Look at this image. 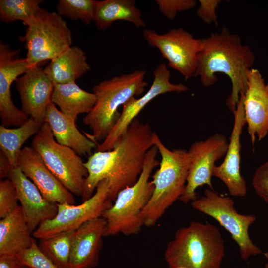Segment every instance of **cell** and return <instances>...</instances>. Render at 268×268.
<instances>
[{"mask_svg": "<svg viewBox=\"0 0 268 268\" xmlns=\"http://www.w3.org/2000/svg\"><path fill=\"white\" fill-rule=\"evenodd\" d=\"M158 150L153 146L147 152L142 172L137 181L118 194L112 205L102 217L107 222L105 236L120 233L138 234L144 225L141 212L150 200L154 185L149 180L153 170L159 165L156 159Z\"/></svg>", "mask_w": 268, "mask_h": 268, "instance_id": "8992f818", "label": "cell"}, {"mask_svg": "<svg viewBox=\"0 0 268 268\" xmlns=\"http://www.w3.org/2000/svg\"><path fill=\"white\" fill-rule=\"evenodd\" d=\"M23 266L16 255L0 256V268H22Z\"/></svg>", "mask_w": 268, "mask_h": 268, "instance_id": "e575fe53", "label": "cell"}, {"mask_svg": "<svg viewBox=\"0 0 268 268\" xmlns=\"http://www.w3.org/2000/svg\"><path fill=\"white\" fill-rule=\"evenodd\" d=\"M22 268H30L29 267H27V266H23L22 267Z\"/></svg>", "mask_w": 268, "mask_h": 268, "instance_id": "74e56055", "label": "cell"}, {"mask_svg": "<svg viewBox=\"0 0 268 268\" xmlns=\"http://www.w3.org/2000/svg\"><path fill=\"white\" fill-rule=\"evenodd\" d=\"M90 69L86 53L75 46L51 60L43 71L54 84H62L75 82Z\"/></svg>", "mask_w": 268, "mask_h": 268, "instance_id": "7402d4cb", "label": "cell"}, {"mask_svg": "<svg viewBox=\"0 0 268 268\" xmlns=\"http://www.w3.org/2000/svg\"><path fill=\"white\" fill-rule=\"evenodd\" d=\"M143 36L151 46L157 48L168 66L181 73L186 80L193 76L197 67L201 39L195 38L180 27L163 34L145 29Z\"/></svg>", "mask_w": 268, "mask_h": 268, "instance_id": "8fae6325", "label": "cell"}, {"mask_svg": "<svg viewBox=\"0 0 268 268\" xmlns=\"http://www.w3.org/2000/svg\"><path fill=\"white\" fill-rule=\"evenodd\" d=\"M19 201L15 187L10 179L0 181V218L12 213L18 207Z\"/></svg>", "mask_w": 268, "mask_h": 268, "instance_id": "f546056e", "label": "cell"}, {"mask_svg": "<svg viewBox=\"0 0 268 268\" xmlns=\"http://www.w3.org/2000/svg\"><path fill=\"white\" fill-rule=\"evenodd\" d=\"M228 144L224 135L217 133L205 140L191 144L188 151L189 168L186 185L179 199L183 203L197 199L196 190L199 187L207 185L214 189L211 178L215 162L226 155Z\"/></svg>", "mask_w": 268, "mask_h": 268, "instance_id": "7c38bea8", "label": "cell"}, {"mask_svg": "<svg viewBox=\"0 0 268 268\" xmlns=\"http://www.w3.org/2000/svg\"><path fill=\"white\" fill-rule=\"evenodd\" d=\"M48 124L56 141L69 147L79 155L92 154L97 144L83 135L77 129L75 120L58 110L51 102L47 108L45 121Z\"/></svg>", "mask_w": 268, "mask_h": 268, "instance_id": "44dd1931", "label": "cell"}, {"mask_svg": "<svg viewBox=\"0 0 268 268\" xmlns=\"http://www.w3.org/2000/svg\"><path fill=\"white\" fill-rule=\"evenodd\" d=\"M252 185L257 194L268 204V161L256 170Z\"/></svg>", "mask_w": 268, "mask_h": 268, "instance_id": "d6a6232c", "label": "cell"}, {"mask_svg": "<svg viewBox=\"0 0 268 268\" xmlns=\"http://www.w3.org/2000/svg\"><path fill=\"white\" fill-rule=\"evenodd\" d=\"M9 179L15 187L24 218L32 233L41 223L56 216L58 204L45 199L18 167L11 169Z\"/></svg>", "mask_w": 268, "mask_h": 268, "instance_id": "ac0fdd59", "label": "cell"}, {"mask_svg": "<svg viewBox=\"0 0 268 268\" xmlns=\"http://www.w3.org/2000/svg\"><path fill=\"white\" fill-rule=\"evenodd\" d=\"M31 147L39 154L47 167L68 191L82 197L88 176L84 162L72 149L56 141L47 123L44 122L35 135Z\"/></svg>", "mask_w": 268, "mask_h": 268, "instance_id": "ba28073f", "label": "cell"}, {"mask_svg": "<svg viewBox=\"0 0 268 268\" xmlns=\"http://www.w3.org/2000/svg\"><path fill=\"white\" fill-rule=\"evenodd\" d=\"M146 74L144 70H136L104 80L94 86L92 91L96 103L83 119V123L92 131L91 134L85 133L87 138L97 144L106 138L120 116L119 107L144 92L147 86Z\"/></svg>", "mask_w": 268, "mask_h": 268, "instance_id": "277c9868", "label": "cell"}, {"mask_svg": "<svg viewBox=\"0 0 268 268\" xmlns=\"http://www.w3.org/2000/svg\"><path fill=\"white\" fill-rule=\"evenodd\" d=\"M19 50H12L8 44L0 42V116L2 126L19 127L29 119L13 103L10 87L18 77L29 67L26 58H19Z\"/></svg>", "mask_w": 268, "mask_h": 268, "instance_id": "5bb4252c", "label": "cell"}, {"mask_svg": "<svg viewBox=\"0 0 268 268\" xmlns=\"http://www.w3.org/2000/svg\"><path fill=\"white\" fill-rule=\"evenodd\" d=\"M186 268L183 267H178V268Z\"/></svg>", "mask_w": 268, "mask_h": 268, "instance_id": "f35d334b", "label": "cell"}, {"mask_svg": "<svg viewBox=\"0 0 268 268\" xmlns=\"http://www.w3.org/2000/svg\"><path fill=\"white\" fill-rule=\"evenodd\" d=\"M98 1L95 0H59L58 13L88 25L94 21Z\"/></svg>", "mask_w": 268, "mask_h": 268, "instance_id": "f1b7e54d", "label": "cell"}, {"mask_svg": "<svg viewBox=\"0 0 268 268\" xmlns=\"http://www.w3.org/2000/svg\"><path fill=\"white\" fill-rule=\"evenodd\" d=\"M51 101L59 107L61 112L76 121L79 115L91 111L96 97L93 93L83 90L72 82L54 84Z\"/></svg>", "mask_w": 268, "mask_h": 268, "instance_id": "cb8c5ba5", "label": "cell"}, {"mask_svg": "<svg viewBox=\"0 0 268 268\" xmlns=\"http://www.w3.org/2000/svg\"><path fill=\"white\" fill-rule=\"evenodd\" d=\"M191 205L194 209L215 219L231 234L239 247L243 260L263 253L249 234V228L256 221V216L239 213L231 198L220 195L209 188L205 190L204 196L192 201Z\"/></svg>", "mask_w": 268, "mask_h": 268, "instance_id": "9c48e42d", "label": "cell"}, {"mask_svg": "<svg viewBox=\"0 0 268 268\" xmlns=\"http://www.w3.org/2000/svg\"><path fill=\"white\" fill-rule=\"evenodd\" d=\"M233 113L234 124L226 156L222 164L215 166L213 176L223 181L231 196L242 197L247 193L246 182L240 171V136L246 124L244 95L240 96Z\"/></svg>", "mask_w": 268, "mask_h": 268, "instance_id": "2e32d148", "label": "cell"}, {"mask_svg": "<svg viewBox=\"0 0 268 268\" xmlns=\"http://www.w3.org/2000/svg\"><path fill=\"white\" fill-rule=\"evenodd\" d=\"M19 39L25 43L29 67L52 60L71 46V32L66 22L55 12L41 9Z\"/></svg>", "mask_w": 268, "mask_h": 268, "instance_id": "52a82bcc", "label": "cell"}, {"mask_svg": "<svg viewBox=\"0 0 268 268\" xmlns=\"http://www.w3.org/2000/svg\"><path fill=\"white\" fill-rule=\"evenodd\" d=\"M11 167L9 162L4 155L0 151V180L3 179L5 177H8Z\"/></svg>", "mask_w": 268, "mask_h": 268, "instance_id": "d590c367", "label": "cell"}, {"mask_svg": "<svg viewBox=\"0 0 268 268\" xmlns=\"http://www.w3.org/2000/svg\"><path fill=\"white\" fill-rule=\"evenodd\" d=\"M41 0H0V19L7 23L22 20L28 26L41 9Z\"/></svg>", "mask_w": 268, "mask_h": 268, "instance_id": "83f0119b", "label": "cell"}, {"mask_svg": "<svg viewBox=\"0 0 268 268\" xmlns=\"http://www.w3.org/2000/svg\"><path fill=\"white\" fill-rule=\"evenodd\" d=\"M149 124L136 118L119 138L113 149L95 151L84 165L88 171L82 201L89 199L104 179L109 183L110 196L114 201L122 190L134 185L143 170L148 150L154 146Z\"/></svg>", "mask_w": 268, "mask_h": 268, "instance_id": "6da1fadb", "label": "cell"}, {"mask_svg": "<svg viewBox=\"0 0 268 268\" xmlns=\"http://www.w3.org/2000/svg\"><path fill=\"white\" fill-rule=\"evenodd\" d=\"M244 106L248 132L254 148L256 136L260 141L268 133V83H265L258 69L252 68L249 72Z\"/></svg>", "mask_w": 268, "mask_h": 268, "instance_id": "d6986e66", "label": "cell"}, {"mask_svg": "<svg viewBox=\"0 0 268 268\" xmlns=\"http://www.w3.org/2000/svg\"><path fill=\"white\" fill-rule=\"evenodd\" d=\"M75 230L40 240L41 252L60 268H69L72 242Z\"/></svg>", "mask_w": 268, "mask_h": 268, "instance_id": "4316f807", "label": "cell"}, {"mask_svg": "<svg viewBox=\"0 0 268 268\" xmlns=\"http://www.w3.org/2000/svg\"><path fill=\"white\" fill-rule=\"evenodd\" d=\"M16 255L23 266L31 268H60L41 252L35 239L30 248Z\"/></svg>", "mask_w": 268, "mask_h": 268, "instance_id": "4dcf8cb0", "label": "cell"}, {"mask_svg": "<svg viewBox=\"0 0 268 268\" xmlns=\"http://www.w3.org/2000/svg\"><path fill=\"white\" fill-rule=\"evenodd\" d=\"M17 167L50 201L57 204H74V194L52 173L39 154L31 146H26L22 149L18 156Z\"/></svg>", "mask_w": 268, "mask_h": 268, "instance_id": "9a60e30c", "label": "cell"}, {"mask_svg": "<svg viewBox=\"0 0 268 268\" xmlns=\"http://www.w3.org/2000/svg\"><path fill=\"white\" fill-rule=\"evenodd\" d=\"M20 206L0 220V256L17 255L30 248L32 237Z\"/></svg>", "mask_w": 268, "mask_h": 268, "instance_id": "603a6c76", "label": "cell"}, {"mask_svg": "<svg viewBox=\"0 0 268 268\" xmlns=\"http://www.w3.org/2000/svg\"><path fill=\"white\" fill-rule=\"evenodd\" d=\"M255 56L251 48L242 43L240 37L223 26L220 32L212 33L201 39L197 67L193 76L199 77L205 87H210L218 80L216 73L227 75L232 83V91L226 104L233 113L240 96L248 88V75L254 63Z\"/></svg>", "mask_w": 268, "mask_h": 268, "instance_id": "7a4b0ae2", "label": "cell"}, {"mask_svg": "<svg viewBox=\"0 0 268 268\" xmlns=\"http://www.w3.org/2000/svg\"><path fill=\"white\" fill-rule=\"evenodd\" d=\"M153 141L161 161L151 180L154 185L152 196L141 212L144 225L147 227L154 226L167 209L180 199L185 191L189 168L188 151L170 150L155 133Z\"/></svg>", "mask_w": 268, "mask_h": 268, "instance_id": "5b68a950", "label": "cell"}, {"mask_svg": "<svg viewBox=\"0 0 268 268\" xmlns=\"http://www.w3.org/2000/svg\"><path fill=\"white\" fill-rule=\"evenodd\" d=\"M106 230L107 222L100 217L85 222L75 230L69 268H93L97 265Z\"/></svg>", "mask_w": 268, "mask_h": 268, "instance_id": "ffe728a7", "label": "cell"}, {"mask_svg": "<svg viewBox=\"0 0 268 268\" xmlns=\"http://www.w3.org/2000/svg\"><path fill=\"white\" fill-rule=\"evenodd\" d=\"M263 254L264 255V257L268 261V263L265 266V268H268V252H266V253H263Z\"/></svg>", "mask_w": 268, "mask_h": 268, "instance_id": "8d00e7d4", "label": "cell"}, {"mask_svg": "<svg viewBox=\"0 0 268 268\" xmlns=\"http://www.w3.org/2000/svg\"><path fill=\"white\" fill-rule=\"evenodd\" d=\"M154 79L150 89L140 98H131L123 106V110L115 125L106 138L98 144L96 151L113 149L119 138L127 131L132 121L152 100L167 92L181 93L189 90L185 85L170 82V72L165 63L160 64L153 72Z\"/></svg>", "mask_w": 268, "mask_h": 268, "instance_id": "4fadbf2b", "label": "cell"}, {"mask_svg": "<svg viewBox=\"0 0 268 268\" xmlns=\"http://www.w3.org/2000/svg\"><path fill=\"white\" fill-rule=\"evenodd\" d=\"M107 179L102 180L93 195L80 204H58V212L52 219L41 223L33 232L39 240L59 234L76 230L85 222L102 217L103 212L113 204Z\"/></svg>", "mask_w": 268, "mask_h": 268, "instance_id": "30bf717a", "label": "cell"}, {"mask_svg": "<svg viewBox=\"0 0 268 268\" xmlns=\"http://www.w3.org/2000/svg\"><path fill=\"white\" fill-rule=\"evenodd\" d=\"M159 11L165 17L172 20L178 12L186 11L194 7L195 0H156Z\"/></svg>", "mask_w": 268, "mask_h": 268, "instance_id": "1f68e13d", "label": "cell"}, {"mask_svg": "<svg viewBox=\"0 0 268 268\" xmlns=\"http://www.w3.org/2000/svg\"><path fill=\"white\" fill-rule=\"evenodd\" d=\"M200 4L196 11L197 15L208 24L215 23L218 25L216 9L221 2L220 0H199Z\"/></svg>", "mask_w": 268, "mask_h": 268, "instance_id": "836d02e7", "label": "cell"}, {"mask_svg": "<svg viewBox=\"0 0 268 268\" xmlns=\"http://www.w3.org/2000/svg\"><path fill=\"white\" fill-rule=\"evenodd\" d=\"M43 123L30 117L16 128L0 126V148L8 159L11 168L17 167L21 147L25 141L39 131Z\"/></svg>", "mask_w": 268, "mask_h": 268, "instance_id": "484cf974", "label": "cell"}, {"mask_svg": "<svg viewBox=\"0 0 268 268\" xmlns=\"http://www.w3.org/2000/svg\"><path fill=\"white\" fill-rule=\"evenodd\" d=\"M225 243L215 225L192 221L177 230L165 249L169 268H222Z\"/></svg>", "mask_w": 268, "mask_h": 268, "instance_id": "3957f363", "label": "cell"}, {"mask_svg": "<svg viewBox=\"0 0 268 268\" xmlns=\"http://www.w3.org/2000/svg\"><path fill=\"white\" fill-rule=\"evenodd\" d=\"M19 94L21 110L28 117L43 123L47 108L51 102L54 84L43 69L38 66L28 68L24 75L15 80Z\"/></svg>", "mask_w": 268, "mask_h": 268, "instance_id": "e0dca14e", "label": "cell"}, {"mask_svg": "<svg viewBox=\"0 0 268 268\" xmlns=\"http://www.w3.org/2000/svg\"><path fill=\"white\" fill-rule=\"evenodd\" d=\"M117 20L132 23L138 28H145L140 10L134 0H104L98 1L94 17L96 27L104 30Z\"/></svg>", "mask_w": 268, "mask_h": 268, "instance_id": "d4e9b609", "label": "cell"}]
</instances>
